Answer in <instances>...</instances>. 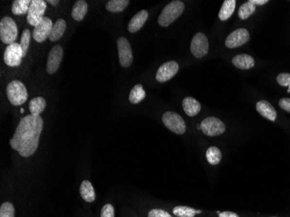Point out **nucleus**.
Returning a JSON list of instances; mask_svg holds the SVG:
<instances>
[{
  "label": "nucleus",
  "instance_id": "nucleus-19",
  "mask_svg": "<svg viewBox=\"0 0 290 217\" xmlns=\"http://www.w3.org/2000/svg\"><path fill=\"white\" fill-rule=\"evenodd\" d=\"M88 12V4L85 0H78L74 5L72 10V17L73 19L76 21L83 20L85 18L86 13Z\"/></svg>",
  "mask_w": 290,
  "mask_h": 217
},
{
  "label": "nucleus",
  "instance_id": "nucleus-15",
  "mask_svg": "<svg viewBox=\"0 0 290 217\" xmlns=\"http://www.w3.org/2000/svg\"><path fill=\"white\" fill-rule=\"evenodd\" d=\"M256 110L262 117H265L268 120L271 122L276 120V117H277L276 110L274 109L273 105L270 104L268 101H259L256 104Z\"/></svg>",
  "mask_w": 290,
  "mask_h": 217
},
{
  "label": "nucleus",
  "instance_id": "nucleus-12",
  "mask_svg": "<svg viewBox=\"0 0 290 217\" xmlns=\"http://www.w3.org/2000/svg\"><path fill=\"white\" fill-rule=\"evenodd\" d=\"M63 55H64V50L61 45H55L51 50V52L49 53L47 65H46V71L48 74L53 75L57 72L63 59Z\"/></svg>",
  "mask_w": 290,
  "mask_h": 217
},
{
  "label": "nucleus",
  "instance_id": "nucleus-29",
  "mask_svg": "<svg viewBox=\"0 0 290 217\" xmlns=\"http://www.w3.org/2000/svg\"><path fill=\"white\" fill-rule=\"evenodd\" d=\"M129 4V0H110L106 4V10L110 12H121Z\"/></svg>",
  "mask_w": 290,
  "mask_h": 217
},
{
  "label": "nucleus",
  "instance_id": "nucleus-11",
  "mask_svg": "<svg viewBox=\"0 0 290 217\" xmlns=\"http://www.w3.org/2000/svg\"><path fill=\"white\" fill-rule=\"evenodd\" d=\"M250 40V33L245 28L237 29L230 33L226 38L225 45L228 48L240 47Z\"/></svg>",
  "mask_w": 290,
  "mask_h": 217
},
{
  "label": "nucleus",
  "instance_id": "nucleus-18",
  "mask_svg": "<svg viewBox=\"0 0 290 217\" xmlns=\"http://www.w3.org/2000/svg\"><path fill=\"white\" fill-rule=\"evenodd\" d=\"M182 108L189 117H195L201 111V105L194 97H185L182 101Z\"/></svg>",
  "mask_w": 290,
  "mask_h": 217
},
{
  "label": "nucleus",
  "instance_id": "nucleus-27",
  "mask_svg": "<svg viewBox=\"0 0 290 217\" xmlns=\"http://www.w3.org/2000/svg\"><path fill=\"white\" fill-rule=\"evenodd\" d=\"M201 210H196L187 206H177L173 209V214L178 217H195L197 214H201Z\"/></svg>",
  "mask_w": 290,
  "mask_h": 217
},
{
  "label": "nucleus",
  "instance_id": "nucleus-32",
  "mask_svg": "<svg viewBox=\"0 0 290 217\" xmlns=\"http://www.w3.org/2000/svg\"><path fill=\"white\" fill-rule=\"evenodd\" d=\"M277 83L281 86L288 87V92H290V73H281L277 76Z\"/></svg>",
  "mask_w": 290,
  "mask_h": 217
},
{
  "label": "nucleus",
  "instance_id": "nucleus-16",
  "mask_svg": "<svg viewBox=\"0 0 290 217\" xmlns=\"http://www.w3.org/2000/svg\"><path fill=\"white\" fill-rule=\"evenodd\" d=\"M148 17H149V13L145 10H143L141 12L137 13L129 21V25H128V31L129 33H137L145 25V22L148 19Z\"/></svg>",
  "mask_w": 290,
  "mask_h": 217
},
{
  "label": "nucleus",
  "instance_id": "nucleus-33",
  "mask_svg": "<svg viewBox=\"0 0 290 217\" xmlns=\"http://www.w3.org/2000/svg\"><path fill=\"white\" fill-rule=\"evenodd\" d=\"M148 217H172L170 214L163 209H151L148 214Z\"/></svg>",
  "mask_w": 290,
  "mask_h": 217
},
{
  "label": "nucleus",
  "instance_id": "nucleus-38",
  "mask_svg": "<svg viewBox=\"0 0 290 217\" xmlns=\"http://www.w3.org/2000/svg\"><path fill=\"white\" fill-rule=\"evenodd\" d=\"M47 3H50L53 6H55L56 4H58L59 1L58 0H49V1H47Z\"/></svg>",
  "mask_w": 290,
  "mask_h": 217
},
{
  "label": "nucleus",
  "instance_id": "nucleus-2",
  "mask_svg": "<svg viewBox=\"0 0 290 217\" xmlns=\"http://www.w3.org/2000/svg\"><path fill=\"white\" fill-rule=\"evenodd\" d=\"M185 9L184 3L175 0L167 4L162 11L160 16L158 17V24L163 27H168L174 21L177 20L181 16Z\"/></svg>",
  "mask_w": 290,
  "mask_h": 217
},
{
  "label": "nucleus",
  "instance_id": "nucleus-24",
  "mask_svg": "<svg viewBox=\"0 0 290 217\" xmlns=\"http://www.w3.org/2000/svg\"><path fill=\"white\" fill-rule=\"evenodd\" d=\"M31 0H15L12 5V12L14 15H24L28 13Z\"/></svg>",
  "mask_w": 290,
  "mask_h": 217
},
{
  "label": "nucleus",
  "instance_id": "nucleus-20",
  "mask_svg": "<svg viewBox=\"0 0 290 217\" xmlns=\"http://www.w3.org/2000/svg\"><path fill=\"white\" fill-rule=\"evenodd\" d=\"M65 30H66V22L63 18H58L57 20L53 24L52 32L49 36V39L52 42H56L59 40L61 37L64 35Z\"/></svg>",
  "mask_w": 290,
  "mask_h": 217
},
{
  "label": "nucleus",
  "instance_id": "nucleus-39",
  "mask_svg": "<svg viewBox=\"0 0 290 217\" xmlns=\"http://www.w3.org/2000/svg\"><path fill=\"white\" fill-rule=\"evenodd\" d=\"M197 127H198V129H201V125H198Z\"/></svg>",
  "mask_w": 290,
  "mask_h": 217
},
{
  "label": "nucleus",
  "instance_id": "nucleus-25",
  "mask_svg": "<svg viewBox=\"0 0 290 217\" xmlns=\"http://www.w3.org/2000/svg\"><path fill=\"white\" fill-rule=\"evenodd\" d=\"M146 97V93L143 88L142 85H137L134 86L133 89L130 90L129 93V100L130 104L137 105L140 102L145 99Z\"/></svg>",
  "mask_w": 290,
  "mask_h": 217
},
{
  "label": "nucleus",
  "instance_id": "nucleus-10",
  "mask_svg": "<svg viewBox=\"0 0 290 217\" xmlns=\"http://www.w3.org/2000/svg\"><path fill=\"white\" fill-rule=\"evenodd\" d=\"M190 51L194 56L201 58L209 52V40L205 34L198 33L193 36L190 44Z\"/></svg>",
  "mask_w": 290,
  "mask_h": 217
},
{
  "label": "nucleus",
  "instance_id": "nucleus-35",
  "mask_svg": "<svg viewBox=\"0 0 290 217\" xmlns=\"http://www.w3.org/2000/svg\"><path fill=\"white\" fill-rule=\"evenodd\" d=\"M279 105L282 109L290 113V98H287V97L282 98L281 100L279 101Z\"/></svg>",
  "mask_w": 290,
  "mask_h": 217
},
{
  "label": "nucleus",
  "instance_id": "nucleus-8",
  "mask_svg": "<svg viewBox=\"0 0 290 217\" xmlns=\"http://www.w3.org/2000/svg\"><path fill=\"white\" fill-rule=\"evenodd\" d=\"M24 58L23 50L21 48L20 44L13 43L9 44L5 48L4 53V61L5 65L10 67H18L19 66Z\"/></svg>",
  "mask_w": 290,
  "mask_h": 217
},
{
  "label": "nucleus",
  "instance_id": "nucleus-21",
  "mask_svg": "<svg viewBox=\"0 0 290 217\" xmlns=\"http://www.w3.org/2000/svg\"><path fill=\"white\" fill-rule=\"evenodd\" d=\"M46 107V101L42 97H36L30 101L29 108L31 111V115L34 117H40L41 113L45 110Z\"/></svg>",
  "mask_w": 290,
  "mask_h": 217
},
{
  "label": "nucleus",
  "instance_id": "nucleus-3",
  "mask_svg": "<svg viewBox=\"0 0 290 217\" xmlns=\"http://www.w3.org/2000/svg\"><path fill=\"white\" fill-rule=\"evenodd\" d=\"M6 95L10 103L14 106L24 105L28 99V92L25 85L19 80H13L6 87Z\"/></svg>",
  "mask_w": 290,
  "mask_h": 217
},
{
  "label": "nucleus",
  "instance_id": "nucleus-23",
  "mask_svg": "<svg viewBox=\"0 0 290 217\" xmlns=\"http://www.w3.org/2000/svg\"><path fill=\"white\" fill-rule=\"evenodd\" d=\"M236 1L235 0H225L222 4L221 10L219 12V18L222 21L228 20L236 9Z\"/></svg>",
  "mask_w": 290,
  "mask_h": 217
},
{
  "label": "nucleus",
  "instance_id": "nucleus-13",
  "mask_svg": "<svg viewBox=\"0 0 290 217\" xmlns=\"http://www.w3.org/2000/svg\"><path fill=\"white\" fill-rule=\"evenodd\" d=\"M179 71V65L176 61H168L162 65L156 74V79L159 83H165L171 79Z\"/></svg>",
  "mask_w": 290,
  "mask_h": 217
},
{
  "label": "nucleus",
  "instance_id": "nucleus-22",
  "mask_svg": "<svg viewBox=\"0 0 290 217\" xmlns=\"http://www.w3.org/2000/svg\"><path fill=\"white\" fill-rule=\"evenodd\" d=\"M80 195L82 198L87 202H92L96 199V194L91 182L87 180L82 181L80 185Z\"/></svg>",
  "mask_w": 290,
  "mask_h": 217
},
{
  "label": "nucleus",
  "instance_id": "nucleus-30",
  "mask_svg": "<svg viewBox=\"0 0 290 217\" xmlns=\"http://www.w3.org/2000/svg\"><path fill=\"white\" fill-rule=\"evenodd\" d=\"M31 32L28 29H25L23 31L22 35H21L20 46L22 50H23V54L24 56H26L27 52H28L29 45H30V42H31Z\"/></svg>",
  "mask_w": 290,
  "mask_h": 217
},
{
  "label": "nucleus",
  "instance_id": "nucleus-5",
  "mask_svg": "<svg viewBox=\"0 0 290 217\" xmlns=\"http://www.w3.org/2000/svg\"><path fill=\"white\" fill-rule=\"evenodd\" d=\"M162 120L166 128H168L170 131L178 135H182L185 133V121L178 113L173 111L165 112L163 115Z\"/></svg>",
  "mask_w": 290,
  "mask_h": 217
},
{
  "label": "nucleus",
  "instance_id": "nucleus-17",
  "mask_svg": "<svg viewBox=\"0 0 290 217\" xmlns=\"http://www.w3.org/2000/svg\"><path fill=\"white\" fill-rule=\"evenodd\" d=\"M232 64L241 70H250L254 66V59L253 56L248 54H238L232 59Z\"/></svg>",
  "mask_w": 290,
  "mask_h": 217
},
{
  "label": "nucleus",
  "instance_id": "nucleus-6",
  "mask_svg": "<svg viewBox=\"0 0 290 217\" xmlns=\"http://www.w3.org/2000/svg\"><path fill=\"white\" fill-rule=\"evenodd\" d=\"M201 131L206 136L217 137L225 132L226 126L222 121L215 117H207L201 123Z\"/></svg>",
  "mask_w": 290,
  "mask_h": 217
},
{
  "label": "nucleus",
  "instance_id": "nucleus-36",
  "mask_svg": "<svg viewBox=\"0 0 290 217\" xmlns=\"http://www.w3.org/2000/svg\"><path fill=\"white\" fill-rule=\"evenodd\" d=\"M219 217H240L237 214L230 211H224L222 213L219 214Z\"/></svg>",
  "mask_w": 290,
  "mask_h": 217
},
{
  "label": "nucleus",
  "instance_id": "nucleus-28",
  "mask_svg": "<svg viewBox=\"0 0 290 217\" xmlns=\"http://www.w3.org/2000/svg\"><path fill=\"white\" fill-rule=\"evenodd\" d=\"M255 10H256L255 5L251 2V0H250L241 5V7L238 11V16L242 20H245L254 14Z\"/></svg>",
  "mask_w": 290,
  "mask_h": 217
},
{
  "label": "nucleus",
  "instance_id": "nucleus-1",
  "mask_svg": "<svg viewBox=\"0 0 290 217\" xmlns=\"http://www.w3.org/2000/svg\"><path fill=\"white\" fill-rule=\"evenodd\" d=\"M44 127L41 117L27 115L23 117L17 127L10 145L21 157H31L38 148L39 138Z\"/></svg>",
  "mask_w": 290,
  "mask_h": 217
},
{
  "label": "nucleus",
  "instance_id": "nucleus-14",
  "mask_svg": "<svg viewBox=\"0 0 290 217\" xmlns=\"http://www.w3.org/2000/svg\"><path fill=\"white\" fill-rule=\"evenodd\" d=\"M53 26V20L48 17H45L43 20L41 21L39 24H36L33 29V38L37 43L45 42L49 38Z\"/></svg>",
  "mask_w": 290,
  "mask_h": 217
},
{
  "label": "nucleus",
  "instance_id": "nucleus-9",
  "mask_svg": "<svg viewBox=\"0 0 290 217\" xmlns=\"http://www.w3.org/2000/svg\"><path fill=\"white\" fill-rule=\"evenodd\" d=\"M117 44L120 65L125 68L129 67L133 62V54L129 40L126 37L121 36L117 39Z\"/></svg>",
  "mask_w": 290,
  "mask_h": 217
},
{
  "label": "nucleus",
  "instance_id": "nucleus-34",
  "mask_svg": "<svg viewBox=\"0 0 290 217\" xmlns=\"http://www.w3.org/2000/svg\"><path fill=\"white\" fill-rule=\"evenodd\" d=\"M101 217H115L114 207L111 204H105L101 211Z\"/></svg>",
  "mask_w": 290,
  "mask_h": 217
},
{
  "label": "nucleus",
  "instance_id": "nucleus-4",
  "mask_svg": "<svg viewBox=\"0 0 290 217\" xmlns=\"http://www.w3.org/2000/svg\"><path fill=\"white\" fill-rule=\"evenodd\" d=\"M18 37V26L11 17H4L0 21V38L5 44L15 43Z\"/></svg>",
  "mask_w": 290,
  "mask_h": 217
},
{
  "label": "nucleus",
  "instance_id": "nucleus-31",
  "mask_svg": "<svg viewBox=\"0 0 290 217\" xmlns=\"http://www.w3.org/2000/svg\"><path fill=\"white\" fill-rule=\"evenodd\" d=\"M0 217H15V209L11 202H4L0 207Z\"/></svg>",
  "mask_w": 290,
  "mask_h": 217
},
{
  "label": "nucleus",
  "instance_id": "nucleus-26",
  "mask_svg": "<svg viewBox=\"0 0 290 217\" xmlns=\"http://www.w3.org/2000/svg\"><path fill=\"white\" fill-rule=\"evenodd\" d=\"M207 161L211 165H218L222 160V153L218 147H210L206 151Z\"/></svg>",
  "mask_w": 290,
  "mask_h": 217
},
{
  "label": "nucleus",
  "instance_id": "nucleus-37",
  "mask_svg": "<svg viewBox=\"0 0 290 217\" xmlns=\"http://www.w3.org/2000/svg\"><path fill=\"white\" fill-rule=\"evenodd\" d=\"M251 2L256 6V5H263L269 3V0H251Z\"/></svg>",
  "mask_w": 290,
  "mask_h": 217
},
{
  "label": "nucleus",
  "instance_id": "nucleus-40",
  "mask_svg": "<svg viewBox=\"0 0 290 217\" xmlns=\"http://www.w3.org/2000/svg\"><path fill=\"white\" fill-rule=\"evenodd\" d=\"M24 108H21V109H20V112L21 113H24Z\"/></svg>",
  "mask_w": 290,
  "mask_h": 217
},
{
  "label": "nucleus",
  "instance_id": "nucleus-7",
  "mask_svg": "<svg viewBox=\"0 0 290 217\" xmlns=\"http://www.w3.org/2000/svg\"><path fill=\"white\" fill-rule=\"evenodd\" d=\"M46 2L44 0H33L28 13H27V22L29 24L36 26V24H39L43 18H45V10H46Z\"/></svg>",
  "mask_w": 290,
  "mask_h": 217
}]
</instances>
